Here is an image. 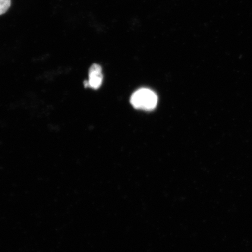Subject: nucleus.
<instances>
[{"instance_id": "1", "label": "nucleus", "mask_w": 252, "mask_h": 252, "mask_svg": "<svg viewBox=\"0 0 252 252\" xmlns=\"http://www.w3.org/2000/svg\"><path fill=\"white\" fill-rule=\"evenodd\" d=\"M131 103L135 109L150 111L156 108L158 97L153 91L141 88L131 96Z\"/></svg>"}, {"instance_id": "2", "label": "nucleus", "mask_w": 252, "mask_h": 252, "mask_svg": "<svg viewBox=\"0 0 252 252\" xmlns=\"http://www.w3.org/2000/svg\"><path fill=\"white\" fill-rule=\"evenodd\" d=\"M103 82L102 68L98 64H94L90 68L89 79L84 82L85 87L98 89Z\"/></svg>"}, {"instance_id": "3", "label": "nucleus", "mask_w": 252, "mask_h": 252, "mask_svg": "<svg viewBox=\"0 0 252 252\" xmlns=\"http://www.w3.org/2000/svg\"><path fill=\"white\" fill-rule=\"evenodd\" d=\"M11 0H0V15L4 14L11 6Z\"/></svg>"}]
</instances>
